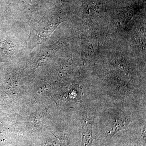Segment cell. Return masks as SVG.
Instances as JSON below:
<instances>
[{
    "mask_svg": "<svg viewBox=\"0 0 146 146\" xmlns=\"http://www.w3.org/2000/svg\"><path fill=\"white\" fill-rule=\"evenodd\" d=\"M93 123L85 121L82 124L81 146H92L93 137Z\"/></svg>",
    "mask_w": 146,
    "mask_h": 146,
    "instance_id": "obj_1",
    "label": "cell"
},
{
    "mask_svg": "<svg viewBox=\"0 0 146 146\" xmlns=\"http://www.w3.org/2000/svg\"><path fill=\"white\" fill-rule=\"evenodd\" d=\"M7 42H0V55H7L8 54Z\"/></svg>",
    "mask_w": 146,
    "mask_h": 146,
    "instance_id": "obj_2",
    "label": "cell"
}]
</instances>
